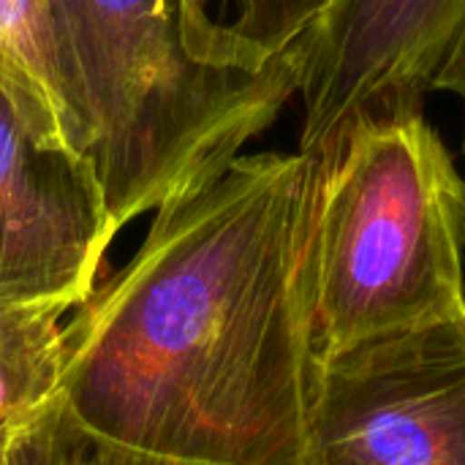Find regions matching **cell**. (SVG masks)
Masks as SVG:
<instances>
[{
	"mask_svg": "<svg viewBox=\"0 0 465 465\" xmlns=\"http://www.w3.org/2000/svg\"><path fill=\"white\" fill-rule=\"evenodd\" d=\"M316 158L242 153L153 213L65 322L63 401L93 430L207 465H311Z\"/></svg>",
	"mask_w": 465,
	"mask_h": 465,
	"instance_id": "1",
	"label": "cell"
},
{
	"mask_svg": "<svg viewBox=\"0 0 465 465\" xmlns=\"http://www.w3.org/2000/svg\"><path fill=\"white\" fill-rule=\"evenodd\" d=\"M71 104L117 234L188 196L300 93L297 44L264 71L207 63L183 0H49Z\"/></svg>",
	"mask_w": 465,
	"mask_h": 465,
	"instance_id": "2",
	"label": "cell"
},
{
	"mask_svg": "<svg viewBox=\"0 0 465 465\" xmlns=\"http://www.w3.org/2000/svg\"><path fill=\"white\" fill-rule=\"evenodd\" d=\"M313 158L308 267L322 365L465 313V183L425 109L362 117Z\"/></svg>",
	"mask_w": 465,
	"mask_h": 465,
	"instance_id": "3",
	"label": "cell"
},
{
	"mask_svg": "<svg viewBox=\"0 0 465 465\" xmlns=\"http://www.w3.org/2000/svg\"><path fill=\"white\" fill-rule=\"evenodd\" d=\"M311 465H465V313L327 360Z\"/></svg>",
	"mask_w": 465,
	"mask_h": 465,
	"instance_id": "4",
	"label": "cell"
},
{
	"mask_svg": "<svg viewBox=\"0 0 465 465\" xmlns=\"http://www.w3.org/2000/svg\"><path fill=\"white\" fill-rule=\"evenodd\" d=\"M300 153L362 117L425 109L465 52V0H332L297 41Z\"/></svg>",
	"mask_w": 465,
	"mask_h": 465,
	"instance_id": "5",
	"label": "cell"
},
{
	"mask_svg": "<svg viewBox=\"0 0 465 465\" xmlns=\"http://www.w3.org/2000/svg\"><path fill=\"white\" fill-rule=\"evenodd\" d=\"M114 237L95 163L41 147L0 101V300L76 311Z\"/></svg>",
	"mask_w": 465,
	"mask_h": 465,
	"instance_id": "6",
	"label": "cell"
},
{
	"mask_svg": "<svg viewBox=\"0 0 465 465\" xmlns=\"http://www.w3.org/2000/svg\"><path fill=\"white\" fill-rule=\"evenodd\" d=\"M0 101L41 147L87 158L49 0H0Z\"/></svg>",
	"mask_w": 465,
	"mask_h": 465,
	"instance_id": "7",
	"label": "cell"
},
{
	"mask_svg": "<svg viewBox=\"0 0 465 465\" xmlns=\"http://www.w3.org/2000/svg\"><path fill=\"white\" fill-rule=\"evenodd\" d=\"M68 316L57 305L0 300V450L63 395Z\"/></svg>",
	"mask_w": 465,
	"mask_h": 465,
	"instance_id": "8",
	"label": "cell"
},
{
	"mask_svg": "<svg viewBox=\"0 0 465 465\" xmlns=\"http://www.w3.org/2000/svg\"><path fill=\"white\" fill-rule=\"evenodd\" d=\"M332 0H183L199 54L221 68L275 65Z\"/></svg>",
	"mask_w": 465,
	"mask_h": 465,
	"instance_id": "9",
	"label": "cell"
},
{
	"mask_svg": "<svg viewBox=\"0 0 465 465\" xmlns=\"http://www.w3.org/2000/svg\"><path fill=\"white\" fill-rule=\"evenodd\" d=\"M0 455L3 465H207L114 441L84 425L63 398L27 422Z\"/></svg>",
	"mask_w": 465,
	"mask_h": 465,
	"instance_id": "10",
	"label": "cell"
},
{
	"mask_svg": "<svg viewBox=\"0 0 465 465\" xmlns=\"http://www.w3.org/2000/svg\"><path fill=\"white\" fill-rule=\"evenodd\" d=\"M441 90L455 93V95L463 101V106H465V52L460 54V60L452 65V71L447 74V79H444ZM463 158H465V123H463ZM463 183H465V174H463Z\"/></svg>",
	"mask_w": 465,
	"mask_h": 465,
	"instance_id": "11",
	"label": "cell"
},
{
	"mask_svg": "<svg viewBox=\"0 0 465 465\" xmlns=\"http://www.w3.org/2000/svg\"><path fill=\"white\" fill-rule=\"evenodd\" d=\"M0 465H3V455H0Z\"/></svg>",
	"mask_w": 465,
	"mask_h": 465,
	"instance_id": "12",
	"label": "cell"
}]
</instances>
